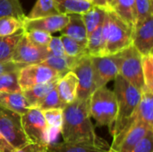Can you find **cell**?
<instances>
[{"instance_id":"cell-1","label":"cell","mask_w":153,"mask_h":152,"mask_svg":"<svg viewBox=\"0 0 153 152\" xmlns=\"http://www.w3.org/2000/svg\"><path fill=\"white\" fill-rule=\"evenodd\" d=\"M64 142L83 143L109 151L108 142L99 136L91 123L89 99H75L63 109V125L60 131Z\"/></svg>"},{"instance_id":"cell-2","label":"cell","mask_w":153,"mask_h":152,"mask_svg":"<svg viewBox=\"0 0 153 152\" xmlns=\"http://www.w3.org/2000/svg\"><path fill=\"white\" fill-rule=\"evenodd\" d=\"M117 102V114L111 134L113 142L110 151L117 152L124 136L135 124V112L141 99V91L119 74L114 79L113 90Z\"/></svg>"},{"instance_id":"cell-3","label":"cell","mask_w":153,"mask_h":152,"mask_svg":"<svg viewBox=\"0 0 153 152\" xmlns=\"http://www.w3.org/2000/svg\"><path fill=\"white\" fill-rule=\"evenodd\" d=\"M89 112L99 126H107L111 133L117 114V102L113 90L107 86L96 89L89 99Z\"/></svg>"},{"instance_id":"cell-4","label":"cell","mask_w":153,"mask_h":152,"mask_svg":"<svg viewBox=\"0 0 153 152\" xmlns=\"http://www.w3.org/2000/svg\"><path fill=\"white\" fill-rule=\"evenodd\" d=\"M108 29L104 56H112L133 44L134 28L129 26L111 9L107 11Z\"/></svg>"},{"instance_id":"cell-5","label":"cell","mask_w":153,"mask_h":152,"mask_svg":"<svg viewBox=\"0 0 153 152\" xmlns=\"http://www.w3.org/2000/svg\"><path fill=\"white\" fill-rule=\"evenodd\" d=\"M114 56L118 64L119 75L140 91L144 90L145 87L142 69V56L135 49V47L132 45Z\"/></svg>"},{"instance_id":"cell-6","label":"cell","mask_w":153,"mask_h":152,"mask_svg":"<svg viewBox=\"0 0 153 152\" xmlns=\"http://www.w3.org/2000/svg\"><path fill=\"white\" fill-rule=\"evenodd\" d=\"M21 124L23 133L30 142L49 146V130L39 108H30L22 115Z\"/></svg>"},{"instance_id":"cell-7","label":"cell","mask_w":153,"mask_h":152,"mask_svg":"<svg viewBox=\"0 0 153 152\" xmlns=\"http://www.w3.org/2000/svg\"><path fill=\"white\" fill-rule=\"evenodd\" d=\"M0 133L13 149L22 148L30 141L23 133L21 124V115L0 106Z\"/></svg>"},{"instance_id":"cell-8","label":"cell","mask_w":153,"mask_h":152,"mask_svg":"<svg viewBox=\"0 0 153 152\" xmlns=\"http://www.w3.org/2000/svg\"><path fill=\"white\" fill-rule=\"evenodd\" d=\"M62 76L42 64L23 66L18 72V82L22 91L34 86L59 80Z\"/></svg>"},{"instance_id":"cell-9","label":"cell","mask_w":153,"mask_h":152,"mask_svg":"<svg viewBox=\"0 0 153 152\" xmlns=\"http://www.w3.org/2000/svg\"><path fill=\"white\" fill-rule=\"evenodd\" d=\"M49 56L47 47H41L31 40L26 36L25 31L21 38L11 61L21 65L26 66L30 65L41 64Z\"/></svg>"},{"instance_id":"cell-10","label":"cell","mask_w":153,"mask_h":152,"mask_svg":"<svg viewBox=\"0 0 153 152\" xmlns=\"http://www.w3.org/2000/svg\"><path fill=\"white\" fill-rule=\"evenodd\" d=\"M78 79V89L76 99L88 100L93 91L97 89L94 79V72L91 56H82L72 71Z\"/></svg>"},{"instance_id":"cell-11","label":"cell","mask_w":153,"mask_h":152,"mask_svg":"<svg viewBox=\"0 0 153 152\" xmlns=\"http://www.w3.org/2000/svg\"><path fill=\"white\" fill-rule=\"evenodd\" d=\"M96 88L106 86L119 74L118 64L114 55L104 56H91Z\"/></svg>"},{"instance_id":"cell-12","label":"cell","mask_w":153,"mask_h":152,"mask_svg":"<svg viewBox=\"0 0 153 152\" xmlns=\"http://www.w3.org/2000/svg\"><path fill=\"white\" fill-rule=\"evenodd\" d=\"M132 45L141 56H146L152 53L153 14L146 18L142 23L134 27Z\"/></svg>"},{"instance_id":"cell-13","label":"cell","mask_w":153,"mask_h":152,"mask_svg":"<svg viewBox=\"0 0 153 152\" xmlns=\"http://www.w3.org/2000/svg\"><path fill=\"white\" fill-rule=\"evenodd\" d=\"M69 21L67 14H56L39 19H25L23 20V30L29 31L39 30L46 31L49 34L61 31Z\"/></svg>"},{"instance_id":"cell-14","label":"cell","mask_w":153,"mask_h":152,"mask_svg":"<svg viewBox=\"0 0 153 152\" xmlns=\"http://www.w3.org/2000/svg\"><path fill=\"white\" fill-rule=\"evenodd\" d=\"M107 29L108 19L106 13L104 21L88 36L86 49L90 56H104L107 39Z\"/></svg>"},{"instance_id":"cell-15","label":"cell","mask_w":153,"mask_h":152,"mask_svg":"<svg viewBox=\"0 0 153 152\" xmlns=\"http://www.w3.org/2000/svg\"><path fill=\"white\" fill-rule=\"evenodd\" d=\"M56 89L59 99L65 106L73 103L76 99L78 89V79L74 73L71 71L63 75L58 80Z\"/></svg>"},{"instance_id":"cell-16","label":"cell","mask_w":153,"mask_h":152,"mask_svg":"<svg viewBox=\"0 0 153 152\" xmlns=\"http://www.w3.org/2000/svg\"><path fill=\"white\" fill-rule=\"evenodd\" d=\"M151 131H153V128L137 121L124 136L117 152H131Z\"/></svg>"},{"instance_id":"cell-17","label":"cell","mask_w":153,"mask_h":152,"mask_svg":"<svg viewBox=\"0 0 153 152\" xmlns=\"http://www.w3.org/2000/svg\"><path fill=\"white\" fill-rule=\"evenodd\" d=\"M69 21L60 31L61 35L67 36L86 47L88 35L81 14H67Z\"/></svg>"},{"instance_id":"cell-18","label":"cell","mask_w":153,"mask_h":152,"mask_svg":"<svg viewBox=\"0 0 153 152\" xmlns=\"http://www.w3.org/2000/svg\"><path fill=\"white\" fill-rule=\"evenodd\" d=\"M0 106L21 116L30 108L22 92H0Z\"/></svg>"},{"instance_id":"cell-19","label":"cell","mask_w":153,"mask_h":152,"mask_svg":"<svg viewBox=\"0 0 153 152\" xmlns=\"http://www.w3.org/2000/svg\"><path fill=\"white\" fill-rule=\"evenodd\" d=\"M153 91L144 89L141 91V99L135 112L136 121L153 128Z\"/></svg>"},{"instance_id":"cell-20","label":"cell","mask_w":153,"mask_h":152,"mask_svg":"<svg viewBox=\"0 0 153 152\" xmlns=\"http://www.w3.org/2000/svg\"><path fill=\"white\" fill-rule=\"evenodd\" d=\"M57 82L58 80H55L47 83L39 84L28 90H25L22 92L30 108H38L39 103L47 96V94L56 86Z\"/></svg>"},{"instance_id":"cell-21","label":"cell","mask_w":153,"mask_h":152,"mask_svg":"<svg viewBox=\"0 0 153 152\" xmlns=\"http://www.w3.org/2000/svg\"><path fill=\"white\" fill-rule=\"evenodd\" d=\"M82 57V56H81ZM81 57H70L67 56H48L41 64L48 66L49 68L56 71L61 76L65 75L66 73L73 71L78 60Z\"/></svg>"},{"instance_id":"cell-22","label":"cell","mask_w":153,"mask_h":152,"mask_svg":"<svg viewBox=\"0 0 153 152\" xmlns=\"http://www.w3.org/2000/svg\"><path fill=\"white\" fill-rule=\"evenodd\" d=\"M109 7L129 26L134 27V0H112Z\"/></svg>"},{"instance_id":"cell-23","label":"cell","mask_w":153,"mask_h":152,"mask_svg":"<svg viewBox=\"0 0 153 152\" xmlns=\"http://www.w3.org/2000/svg\"><path fill=\"white\" fill-rule=\"evenodd\" d=\"M60 14H83L92 6V3L78 0H55Z\"/></svg>"},{"instance_id":"cell-24","label":"cell","mask_w":153,"mask_h":152,"mask_svg":"<svg viewBox=\"0 0 153 152\" xmlns=\"http://www.w3.org/2000/svg\"><path fill=\"white\" fill-rule=\"evenodd\" d=\"M23 34L24 30L22 29L13 35L0 37V62L11 61L13 52Z\"/></svg>"},{"instance_id":"cell-25","label":"cell","mask_w":153,"mask_h":152,"mask_svg":"<svg viewBox=\"0 0 153 152\" xmlns=\"http://www.w3.org/2000/svg\"><path fill=\"white\" fill-rule=\"evenodd\" d=\"M42 114L49 130V141L51 144L52 141L60 134L63 125V109H48L42 111Z\"/></svg>"},{"instance_id":"cell-26","label":"cell","mask_w":153,"mask_h":152,"mask_svg":"<svg viewBox=\"0 0 153 152\" xmlns=\"http://www.w3.org/2000/svg\"><path fill=\"white\" fill-rule=\"evenodd\" d=\"M60 14L55 0H37L30 12L25 17L27 19H39Z\"/></svg>"},{"instance_id":"cell-27","label":"cell","mask_w":153,"mask_h":152,"mask_svg":"<svg viewBox=\"0 0 153 152\" xmlns=\"http://www.w3.org/2000/svg\"><path fill=\"white\" fill-rule=\"evenodd\" d=\"M106 13V9L93 5L87 13L82 14L88 36L104 21Z\"/></svg>"},{"instance_id":"cell-28","label":"cell","mask_w":153,"mask_h":152,"mask_svg":"<svg viewBox=\"0 0 153 152\" xmlns=\"http://www.w3.org/2000/svg\"><path fill=\"white\" fill-rule=\"evenodd\" d=\"M48 149L52 152H109V151H106L93 145L83 143H66L64 142L50 144Z\"/></svg>"},{"instance_id":"cell-29","label":"cell","mask_w":153,"mask_h":152,"mask_svg":"<svg viewBox=\"0 0 153 152\" xmlns=\"http://www.w3.org/2000/svg\"><path fill=\"white\" fill-rule=\"evenodd\" d=\"M25 16L19 0H0V19L13 17L23 22Z\"/></svg>"},{"instance_id":"cell-30","label":"cell","mask_w":153,"mask_h":152,"mask_svg":"<svg viewBox=\"0 0 153 152\" xmlns=\"http://www.w3.org/2000/svg\"><path fill=\"white\" fill-rule=\"evenodd\" d=\"M60 39L64 46L65 56L70 57H81L88 55L86 47L75 41L74 39L65 35H61Z\"/></svg>"},{"instance_id":"cell-31","label":"cell","mask_w":153,"mask_h":152,"mask_svg":"<svg viewBox=\"0 0 153 152\" xmlns=\"http://www.w3.org/2000/svg\"><path fill=\"white\" fill-rule=\"evenodd\" d=\"M152 14V0H134V26Z\"/></svg>"},{"instance_id":"cell-32","label":"cell","mask_w":153,"mask_h":152,"mask_svg":"<svg viewBox=\"0 0 153 152\" xmlns=\"http://www.w3.org/2000/svg\"><path fill=\"white\" fill-rule=\"evenodd\" d=\"M0 92H22L18 82V72L0 75Z\"/></svg>"},{"instance_id":"cell-33","label":"cell","mask_w":153,"mask_h":152,"mask_svg":"<svg viewBox=\"0 0 153 152\" xmlns=\"http://www.w3.org/2000/svg\"><path fill=\"white\" fill-rule=\"evenodd\" d=\"M23 29V22L13 18L5 17L0 19V37L10 36Z\"/></svg>"},{"instance_id":"cell-34","label":"cell","mask_w":153,"mask_h":152,"mask_svg":"<svg viewBox=\"0 0 153 152\" xmlns=\"http://www.w3.org/2000/svg\"><path fill=\"white\" fill-rule=\"evenodd\" d=\"M142 69L145 89L153 91V55L142 56Z\"/></svg>"},{"instance_id":"cell-35","label":"cell","mask_w":153,"mask_h":152,"mask_svg":"<svg viewBox=\"0 0 153 152\" xmlns=\"http://www.w3.org/2000/svg\"><path fill=\"white\" fill-rule=\"evenodd\" d=\"M65 107V105L59 99L56 89L55 87L41 100V102L39 103V105L37 108H39L41 111H44V110H48V109H56V108L64 109Z\"/></svg>"},{"instance_id":"cell-36","label":"cell","mask_w":153,"mask_h":152,"mask_svg":"<svg viewBox=\"0 0 153 152\" xmlns=\"http://www.w3.org/2000/svg\"><path fill=\"white\" fill-rule=\"evenodd\" d=\"M25 34L29 38L30 40H31L33 43L41 47H48L52 38L51 34L46 31L39 30H32L25 31Z\"/></svg>"},{"instance_id":"cell-37","label":"cell","mask_w":153,"mask_h":152,"mask_svg":"<svg viewBox=\"0 0 153 152\" xmlns=\"http://www.w3.org/2000/svg\"><path fill=\"white\" fill-rule=\"evenodd\" d=\"M49 56H65L64 46L60 37H52L50 42L47 47Z\"/></svg>"},{"instance_id":"cell-38","label":"cell","mask_w":153,"mask_h":152,"mask_svg":"<svg viewBox=\"0 0 153 152\" xmlns=\"http://www.w3.org/2000/svg\"><path fill=\"white\" fill-rule=\"evenodd\" d=\"M152 138L153 131H151L131 152H152Z\"/></svg>"},{"instance_id":"cell-39","label":"cell","mask_w":153,"mask_h":152,"mask_svg":"<svg viewBox=\"0 0 153 152\" xmlns=\"http://www.w3.org/2000/svg\"><path fill=\"white\" fill-rule=\"evenodd\" d=\"M48 146L39 143H29L22 148L14 149L12 152H48Z\"/></svg>"},{"instance_id":"cell-40","label":"cell","mask_w":153,"mask_h":152,"mask_svg":"<svg viewBox=\"0 0 153 152\" xmlns=\"http://www.w3.org/2000/svg\"><path fill=\"white\" fill-rule=\"evenodd\" d=\"M23 65H21L19 64L13 63L12 61L10 62H0V75L7 73H13V72H19Z\"/></svg>"},{"instance_id":"cell-41","label":"cell","mask_w":153,"mask_h":152,"mask_svg":"<svg viewBox=\"0 0 153 152\" xmlns=\"http://www.w3.org/2000/svg\"><path fill=\"white\" fill-rule=\"evenodd\" d=\"M14 149L0 133V152H12Z\"/></svg>"},{"instance_id":"cell-42","label":"cell","mask_w":153,"mask_h":152,"mask_svg":"<svg viewBox=\"0 0 153 152\" xmlns=\"http://www.w3.org/2000/svg\"><path fill=\"white\" fill-rule=\"evenodd\" d=\"M91 3H92L93 5L100 7V8L106 9V10H109L110 9L107 0H91Z\"/></svg>"},{"instance_id":"cell-43","label":"cell","mask_w":153,"mask_h":152,"mask_svg":"<svg viewBox=\"0 0 153 152\" xmlns=\"http://www.w3.org/2000/svg\"><path fill=\"white\" fill-rule=\"evenodd\" d=\"M107 2H108V5H110V4H111V2H112V0H107Z\"/></svg>"},{"instance_id":"cell-44","label":"cell","mask_w":153,"mask_h":152,"mask_svg":"<svg viewBox=\"0 0 153 152\" xmlns=\"http://www.w3.org/2000/svg\"><path fill=\"white\" fill-rule=\"evenodd\" d=\"M78 1H88V2H90L89 0H78Z\"/></svg>"},{"instance_id":"cell-45","label":"cell","mask_w":153,"mask_h":152,"mask_svg":"<svg viewBox=\"0 0 153 152\" xmlns=\"http://www.w3.org/2000/svg\"><path fill=\"white\" fill-rule=\"evenodd\" d=\"M48 152H52V151H50V150L48 149Z\"/></svg>"},{"instance_id":"cell-46","label":"cell","mask_w":153,"mask_h":152,"mask_svg":"<svg viewBox=\"0 0 153 152\" xmlns=\"http://www.w3.org/2000/svg\"><path fill=\"white\" fill-rule=\"evenodd\" d=\"M109 152H115V151H110V150H109Z\"/></svg>"},{"instance_id":"cell-47","label":"cell","mask_w":153,"mask_h":152,"mask_svg":"<svg viewBox=\"0 0 153 152\" xmlns=\"http://www.w3.org/2000/svg\"><path fill=\"white\" fill-rule=\"evenodd\" d=\"M89 1H90V2H91V0H89Z\"/></svg>"}]
</instances>
